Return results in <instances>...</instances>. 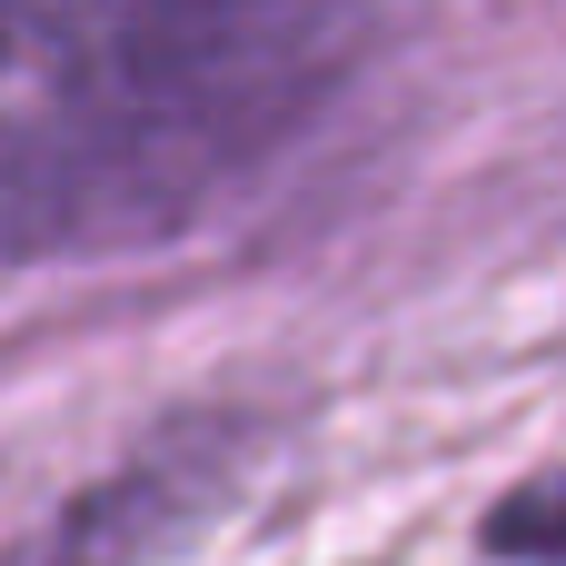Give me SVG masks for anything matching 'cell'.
I'll return each instance as SVG.
<instances>
[{
  "label": "cell",
  "instance_id": "2",
  "mask_svg": "<svg viewBox=\"0 0 566 566\" xmlns=\"http://www.w3.org/2000/svg\"><path fill=\"white\" fill-rule=\"evenodd\" d=\"M488 547L517 557V566H566V468L527 478V488L488 517Z\"/></svg>",
  "mask_w": 566,
  "mask_h": 566
},
{
  "label": "cell",
  "instance_id": "1",
  "mask_svg": "<svg viewBox=\"0 0 566 566\" xmlns=\"http://www.w3.org/2000/svg\"><path fill=\"white\" fill-rule=\"evenodd\" d=\"M308 10H0V249H119L199 209L328 70Z\"/></svg>",
  "mask_w": 566,
  "mask_h": 566
}]
</instances>
